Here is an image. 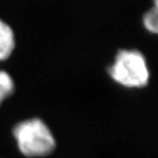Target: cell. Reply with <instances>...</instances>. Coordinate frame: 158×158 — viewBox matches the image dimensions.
Returning a JSON list of instances; mask_svg holds the SVG:
<instances>
[{"label":"cell","mask_w":158,"mask_h":158,"mask_svg":"<svg viewBox=\"0 0 158 158\" xmlns=\"http://www.w3.org/2000/svg\"><path fill=\"white\" fill-rule=\"evenodd\" d=\"M15 92V82L13 77L7 72L0 70V106L6 99L13 95Z\"/></svg>","instance_id":"cell-4"},{"label":"cell","mask_w":158,"mask_h":158,"mask_svg":"<svg viewBox=\"0 0 158 158\" xmlns=\"http://www.w3.org/2000/svg\"><path fill=\"white\" fill-rule=\"evenodd\" d=\"M158 10H157V0H154L153 7L148 10L143 16V24L144 27L150 32L157 33L158 29Z\"/></svg>","instance_id":"cell-5"},{"label":"cell","mask_w":158,"mask_h":158,"mask_svg":"<svg viewBox=\"0 0 158 158\" xmlns=\"http://www.w3.org/2000/svg\"><path fill=\"white\" fill-rule=\"evenodd\" d=\"M13 135L18 151L28 158L46 157L55 150L54 135L40 118L33 117L17 123L14 127Z\"/></svg>","instance_id":"cell-1"},{"label":"cell","mask_w":158,"mask_h":158,"mask_svg":"<svg viewBox=\"0 0 158 158\" xmlns=\"http://www.w3.org/2000/svg\"><path fill=\"white\" fill-rule=\"evenodd\" d=\"M108 72L115 83L128 89L144 88L150 80L148 63L136 50L119 51Z\"/></svg>","instance_id":"cell-2"},{"label":"cell","mask_w":158,"mask_h":158,"mask_svg":"<svg viewBox=\"0 0 158 158\" xmlns=\"http://www.w3.org/2000/svg\"><path fill=\"white\" fill-rule=\"evenodd\" d=\"M15 48V37L13 29L0 19V61L8 59Z\"/></svg>","instance_id":"cell-3"}]
</instances>
